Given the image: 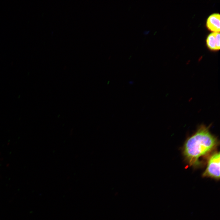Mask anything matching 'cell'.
Segmentation results:
<instances>
[{
	"instance_id": "cell-3",
	"label": "cell",
	"mask_w": 220,
	"mask_h": 220,
	"mask_svg": "<svg viewBox=\"0 0 220 220\" xmlns=\"http://www.w3.org/2000/svg\"><path fill=\"white\" fill-rule=\"evenodd\" d=\"M220 23V14L215 13L210 15L208 18L206 22V26L210 31L213 32H219Z\"/></svg>"
},
{
	"instance_id": "cell-1",
	"label": "cell",
	"mask_w": 220,
	"mask_h": 220,
	"mask_svg": "<svg viewBox=\"0 0 220 220\" xmlns=\"http://www.w3.org/2000/svg\"><path fill=\"white\" fill-rule=\"evenodd\" d=\"M218 145V140L208 127L202 125L186 141L183 148V156L190 166L198 167L201 164L200 159L214 150Z\"/></svg>"
},
{
	"instance_id": "cell-2",
	"label": "cell",
	"mask_w": 220,
	"mask_h": 220,
	"mask_svg": "<svg viewBox=\"0 0 220 220\" xmlns=\"http://www.w3.org/2000/svg\"><path fill=\"white\" fill-rule=\"evenodd\" d=\"M220 153L214 152L209 157L206 168L202 176L218 181L220 179Z\"/></svg>"
},
{
	"instance_id": "cell-4",
	"label": "cell",
	"mask_w": 220,
	"mask_h": 220,
	"mask_svg": "<svg viewBox=\"0 0 220 220\" xmlns=\"http://www.w3.org/2000/svg\"><path fill=\"white\" fill-rule=\"evenodd\" d=\"M206 43L208 48L212 50H217L220 49L219 32H213L208 36Z\"/></svg>"
},
{
	"instance_id": "cell-5",
	"label": "cell",
	"mask_w": 220,
	"mask_h": 220,
	"mask_svg": "<svg viewBox=\"0 0 220 220\" xmlns=\"http://www.w3.org/2000/svg\"><path fill=\"white\" fill-rule=\"evenodd\" d=\"M148 31H145L143 32V34L144 35L147 34L148 33Z\"/></svg>"
}]
</instances>
